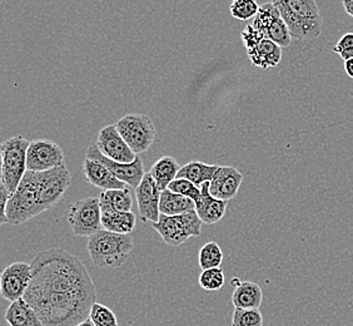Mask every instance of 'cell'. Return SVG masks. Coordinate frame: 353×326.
I'll use <instances>...</instances> for the list:
<instances>
[{
	"instance_id": "cell-1",
	"label": "cell",
	"mask_w": 353,
	"mask_h": 326,
	"mask_svg": "<svg viewBox=\"0 0 353 326\" xmlns=\"http://www.w3.org/2000/svg\"><path fill=\"white\" fill-rule=\"evenodd\" d=\"M30 265L32 280L23 299L44 326H77L88 319L97 291L79 258L63 249H49Z\"/></svg>"
},
{
	"instance_id": "cell-32",
	"label": "cell",
	"mask_w": 353,
	"mask_h": 326,
	"mask_svg": "<svg viewBox=\"0 0 353 326\" xmlns=\"http://www.w3.org/2000/svg\"><path fill=\"white\" fill-rule=\"evenodd\" d=\"M168 190L172 192L179 193L185 198H190L198 204L202 198V192H201V187H198L194 184H192L188 180L184 178H176L172 184L168 186Z\"/></svg>"
},
{
	"instance_id": "cell-10",
	"label": "cell",
	"mask_w": 353,
	"mask_h": 326,
	"mask_svg": "<svg viewBox=\"0 0 353 326\" xmlns=\"http://www.w3.org/2000/svg\"><path fill=\"white\" fill-rule=\"evenodd\" d=\"M252 26L265 35L267 39L279 44V47L285 48L291 44V32L282 19L279 9L272 1L259 7V13L254 17Z\"/></svg>"
},
{
	"instance_id": "cell-18",
	"label": "cell",
	"mask_w": 353,
	"mask_h": 326,
	"mask_svg": "<svg viewBox=\"0 0 353 326\" xmlns=\"http://www.w3.org/2000/svg\"><path fill=\"white\" fill-rule=\"evenodd\" d=\"M201 192H202V198L196 207L198 216L202 220L203 224H217L225 215L228 201L218 200L214 196H212L210 192V182H205L201 186Z\"/></svg>"
},
{
	"instance_id": "cell-12",
	"label": "cell",
	"mask_w": 353,
	"mask_h": 326,
	"mask_svg": "<svg viewBox=\"0 0 353 326\" xmlns=\"http://www.w3.org/2000/svg\"><path fill=\"white\" fill-rule=\"evenodd\" d=\"M64 163V151L50 140H35L28 148V171L44 172L53 170Z\"/></svg>"
},
{
	"instance_id": "cell-14",
	"label": "cell",
	"mask_w": 353,
	"mask_h": 326,
	"mask_svg": "<svg viewBox=\"0 0 353 326\" xmlns=\"http://www.w3.org/2000/svg\"><path fill=\"white\" fill-rule=\"evenodd\" d=\"M97 147L104 156L116 162L130 163L138 157L121 136L116 124H109L99 131Z\"/></svg>"
},
{
	"instance_id": "cell-2",
	"label": "cell",
	"mask_w": 353,
	"mask_h": 326,
	"mask_svg": "<svg viewBox=\"0 0 353 326\" xmlns=\"http://www.w3.org/2000/svg\"><path fill=\"white\" fill-rule=\"evenodd\" d=\"M277 7L293 39H313L322 32V15L317 0H271Z\"/></svg>"
},
{
	"instance_id": "cell-8",
	"label": "cell",
	"mask_w": 353,
	"mask_h": 326,
	"mask_svg": "<svg viewBox=\"0 0 353 326\" xmlns=\"http://www.w3.org/2000/svg\"><path fill=\"white\" fill-rule=\"evenodd\" d=\"M118 132L136 155L150 150L156 140V126L145 115H127L116 124Z\"/></svg>"
},
{
	"instance_id": "cell-27",
	"label": "cell",
	"mask_w": 353,
	"mask_h": 326,
	"mask_svg": "<svg viewBox=\"0 0 353 326\" xmlns=\"http://www.w3.org/2000/svg\"><path fill=\"white\" fill-rule=\"evenodd\" d=\"M198 262L202 270L221 267L223 262V251L221 246L214 241L204 244L198 253Z\"/></svg>"
},
{
	"instance_id": "cell-33",
	"label": "cell",
	"mask_w": 353,
	"mask_h": 326,
	"mask_svg": "<svg viewBox=\"0 0 353 326\" xmlns=\"http://www.w3.org/2000/svg\"><path fill=\"white\" fill-rule=\"evenodd\" d=\"M333 52L340 55L343 61L353 58V33H346L341 37L340 41L333 48Z\"/></svg>"
},
{
	"instance_id": "cell-20",
	"label": "cell",
	"mask_w": 353,
	"mask_h": 326,
	"mask_svg": "<svg viewBox=\"0 0 353 326\" xmlns=\"http://www.w3.org/2000/svg\"><path fill=\"white\" fill-rule=\"evenodd\" d=\"M6 320L9 326H44L39 315L24 299L10 303Z\"/></svg>"
},
{
	"instance_id": "cell-21",
	"label": "cell",
	"mask_w": 353,
	"mask_h": 326,
	"mask_svg": "<svg viewBox=\"0 0 353 326\" xmlns=\"http://www.w3.org/2000/svg\"><path fill=\"white\" fill-rule=\"evenodd\" d=\"M262 300L263 291L261 286L252 281H242L232 295V303L236 309H259Z\"/></svg>"
},
{
	"instance_id": "cell-3",
	"label": "cell",
	"mask_w": 353,
	"mask_h": 326,
	"mask_svg": "<svg viewBox=\"0 0 353 326\" xmlns=\"http://www.w3.org/2000/svg\"><path fill=\"white\" fill-rule=\"evenodd\" d=\"M87 246L93 265L103 269H119L128 261L134 242L130 235L114 233L103 229L89 238Z\"/></svg>"
},
{
	"instance_id": "cell-34",
	"label": "cell",
	"mask_w": 353,
	"mask_h": 326,
	"mask_svg": "<svg viewBox=\"0 0 353 326\" xmlns=\"http://www.w3.org/2000/svg\"><path fill=\"white\" fill-rule=\"evenodd\" d=\"M265 35H262L259 30L253 27L252 24L247 26L245 30L242 32V41L245 43V47L247 49L253 48L256 44H259V41L265 39Z\"/></svg>"
},
{
	"instance_id": "cell-6",
	"label": "cell",
	"mask_w": 353,
	"mask_h": 326,
	"mask_svg": "<svg viewBox=\"0 0 353 326\" xmlns=\"http://www.w3.org/2000/svg\"><path fill=\"white\" fill-rule=\"evenodd\" d=\"M202 224L197 212L192 211L176 216L161 215L159 221L152 224V227L159 233L165 244L178 247L190 238H199L202 233Z\"/></svg>"
},
{
	"instance_id": "cell-17",
	"label": "cell",
	"mask_w": 353,
	"mask_h": 326,
	"mask_svg": "<svg viewBox=\"0 0 353 326\" xmlns=\"http://www.w3.org/2000/svg\"><path fill=\"white\" fill-rule=\"evenodd\" d=\"M83 173L88 184L102 190H123L130 186L123 184L99 161L85 158L83 162Z\"/></svg>"
},
{
	"instance_id": "cell-4",
	"label": "cell",
	"mask_w": 353,
	"mask_h": 326,
	"mask_svg": "<svg viewBox=\"0 0 353 326\" xmlns=\"http://www.w3.org/2000/svg\"><path fill=\"white\" fill-rule=\"evenodd\" d=\"M27 138L14 136L1 143V184L13 195L27 173Z\"/></svg>"
},
{
	"instance_id": "cell-29",
	"label": "cell",
	"mask_w": 353,
	"mask_h": 326,
	"mask_svg": "<svg viewBox=\"0 0 353 326\" xmlns=\"http://www.w3.org/2000/svg\"><path fill=\"white\" fill-rule=\"evenodd\" d=\"M198 281H199V286L205 291H218L223 287L225 276L221 267H214V269L202 270Z\"/></svg>"
},
{
	"instance_id": "cell-31",
	"label": "cell",
	"mask_w": 353,
	"mask_h": 326,
	"mask_svg": "<svg viewBox=\"0 0 353 326\" xmlns=\"http://www.w3.org/2000/svg\"><path fill=\"white\" fill-rule=\"evenodd\" d=\"M89 319L94 323L95 326H119L116 314L108 306L98 303H95L92 307Z\"/></svg>"
},
{
	"instance_id": "cell-9",
	"label": "cell",
	"mask_w": 353,
	"mask_h": 326,
	"mask_svg": "<svg viewBox=\"0 0 353 326\" xmlns=\"http://www.w3.org/2000/svg\"><path fill=\"white\" fill-rule=\"evenodd\" d=\"M68 224L72 231L81 238H92L103 230L102 209L99 198H84L70 204Z\"/></svg>"
},
{
	"instance_id": "cell-37",
	"label": "cell",
	"mask_w": 353,
	"mask_h": 326,
	"mask_svg": "<svg viewBox=\"0 0 353 326\" xmlns=\"http://www.w3.org/2000/svg\"><path fill=\"white\" fill-rule=\"evenodd\" d=\"M345 70H346L348 77H351L353 79V58L350 61H345Z\"/></svg>"
},
{
	"instance_id": "cell-11",
	"label": "cell",
	"mask_w": 353,
	"mask_h": 326,
	"mask_svg": "<svg viewBox=\"0 0 353 326\" xmlns=\"http://www.w3.org/2000/svg\"><path fill=\"white\" fill-rule=\"evenodd\" d=\"M32 280V265L13 262L6 267L0 276V291L3 299L14 303L24 298Z\"/></svg>"
},
{
	"instance_id": "cell-5",
	"label": "cell",
	"mask_w": 353,
	"mask_h": 326,
	"mask_svg": "<svg viewBox=\"0 0 353 326\" xmlns=\"http://www.w3.org/2000/svg\"><path fill=\"white\" fill-rule=\"evenodd\" d=\"M32 176L41 212L53 209L63 198L72 182V176L65 162L53 170L44 172L32 171Z\"/></svg>"
},
{
	"instance_id": "cell-19",
	"label": "cell",
	"mask_w": 353,
	"mask_h": 326,
	"mask_svg": "<svg viewBox=\"0 0 353 326\" xmlns=\"http://www.w3.org/2000/svg\"><path fill=\"white\" fill-rule=\"evenodd\" d=\"M247 55L252 64L259 68H274L282 59V47L271 39H262L254 47L247 49Z\"/></svg>"
},
{
	"instance_id": "cell-24",
	"label": "cell",
	"mask_w": 353,
	"mask_h": 326,
	"mask_svg": "<svg viewBox=\"0 0 353 326\" xmlns=\"http://www.w3.org/2000/svg\"><path fill=\"white\" fill-rule=\"evenodd\" d=\"M218 169L219 166L217 164H207L201 161H190L182 166L176 178L188 180L192 184L201 187L205 182H211L214 175L217 173Z\"/></svg>"
},
{
	"instance_id": "cell-35",
	"label": "cell",
	"mask_w": 353,
	"mask_h": 326,
	"mask_svg": "<svg viewBox=\"0 0 353 326\" xmlns=\"http://www.w3.org/2000/svg\"><path fill=\"white\" fill-rule=\"evenodd\" d=\"M12 198V193L9 192L4 184H0V224H6V211H7V204L9 198Z\"/></svg>"
},
{
	"instance_id": "cell-13",
	"label": "cell",
	"mask_w": 353,
	"mask_h": 326,
	"mask_svg": "<svg viewBox=\"0 0 353 326\" xmlns=\"http://www.w3.org/2000/svg\"><path fill=\"white\" fill-rule=\"evenodd\" d=\"M87 158L103 163L119 181L130 186V189L137 190V187L141 184L143 178L145 176L143 161L139 157H137L136 160L130 163L116 162L108 157L104 156L102 152L98 150L97 144H94V146H90L87 151Z\"/></svg>"
},
{
	"instance_id": "cell-25",
	"label": "cell",
	"mask_w": 353,
	"mask_h": 326,
	"mask_svg": "<svg viewBox=\"0 0 353 326\" xmlns=\"http://www.w3.org/2000/svg\"><path fill=\"white\" fill-rule=\"evenodd\" d=\"M181 169L182 167L173 157L163 156L152 166L150 173V176L154 178L161 191H164L167 190L168 186L176 180Z\"/></svg>"
},
{
	"instance_id": "cell-38",
	"label": "cell",
	"mask_w": 353,
	"mask_h": 326,
	"mask_svg": "<svg viewBox=\"0 0 353 326\" xmlns=\"http://www.w3.org/2000/svg\"><path fill=\"white\" fill-rule=\"evenodd\" d=\"M77 326H95L94 325V323H93V321H92V320L89 319H87L85 320V321H83V323H81V324H79V325H77Z\"/></svg>"
},
{
	"instance_id": "cell-7",
	"label": "cell",
	"mask_w": 353,
	"mask_h": 326,
	"mask_svg": "<svg viewBox=\"0 0 353 326\" xmlns=\"http://www.w3.org/2000/svg\"><path fill=\"white\" fill-rule=\"evenodd\" d=\"M43 213L35 192L32 171H27L19 187L9 198L6 211V224L12 226L26 224L30 218Z\"/></svg>"
},
{
	"instance_id": "cell-28",
	"label": "cell",
	"mask_w": 353,
	"mask_h": 326,
	"mask_svg": "<svg viewBox=\"0 0 353 326\" xmlns=\"http://www.w3.org/2000/svg\"><path fill=\"white\" fill-rule=\"evenodd\" d=\"M259 7L257 0H232L230 12L234 19L250 21L257 15Z\"/></svg>"
},
{
	"instance_id": "cell-15",
	"label": "cell",
	"mask_w": 353,
	"mask_h": 326,
	"mask_svg": "<svg viewBox=\"0 0 353 326\" xmlns=\"http://www.w3.org/2000/svg\"><path fill=\"white\" fill-rule=\"evenodd\" d=\"M162 191L150 173H145L141 184L137 187L136 198L141 218L144 222L156 224L161 218L159 204Z\"/></svg>"
},
{
	"instance_id": "cell-30",
	"label": "cell",
	"mask_w": 353,
	"mask_h": 326,
	"mask_svg": "<svg viewBox=\"0 0 353 326\" xmlns=\"http://www.w3.org/2000/svg\"><path fill=\"white\" fill-rule=\"evenodd\" d=\"M232 326H263V315L259 309H234Z\"/></svg>"
},
{
	"instance_id": "cell-16",
	"label": "cell",
	"mask_w": 353,
	"mask_h": 326,
	"mask_svg": "<svg viewBox=\"0 0 353 326\" xmlns=\"http://www.w3.org/2000/svg\"><path fill=\"white\" fill-rule=\"evenodd\" d=\"M243 182V175L232 166H219L217 173L210 182L212 196L230 201L237 196L241 184Z\"/></svg>"
},
{
	"instance_id": "cell-23",
	"label": "cell",
	"mask_w": 353,
	"mask_h": 326,
	"mask_svg": "<svg viewBox=\"0 0 353 326\" xmlns=\"http://www.w3.org/2000/svg\"><path fill=\"white\" fill-rule=\"evenodd\" d=\"M196 207H197V204L192 198H185L176 192H172L168 189L162 191L161 204H159L161 215L176 216V215L196 211Z\"/></svg>"
},
{
	"instance_id": "cell-22",
	"label": "cell",
	"mask_w": 353,
	"mask_h": 326,
	"mask_svg": "<svg viewBox=\"0 0 353 326\" xmlns=\"http://www.w3.org/2000/svg\"><path fill=\"white\" fill-rule=\"evenodd\" d=\"M137 224V216L130 212H119V211H104L102 212L103 229L107 231L130 235L134 231Z\"/></svg>"
},
{
	"instance_id": "cell-26",
	"label": "cell",
	"mask_w": 353,
	"mask_h": 326,
	"mask_svg": "<svg viewBox=\"0 0 353 326\" xmlns=\"http://www.w3.org/2000/svg\"><path fill=\"white\" fill-rule=\"evenodd\" d=\"M101 209L104 211H119V212H130L133 206V198L130 193V187L123 190L103 191L99 196Z\"/></svg>"
},
{
	"instance_id": "cell-36",
	"label": "cell",
	"mask_w": 353,
	"mask_h": 326,
	"mask_svg": "<svg viewBox=\"0 0 353 326\" xmlns=\"http://www.w3.org/2000/svg\"><path fill=\"white\" fill-rule=\"evenodd\" d=\"M342 6L346 13L353 18V0H342Z\"/></svg>"
}]
</instances>
